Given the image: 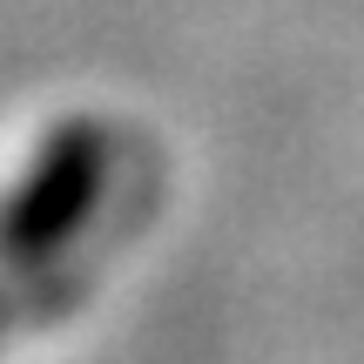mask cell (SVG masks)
Masks as SVG:
<instances>
[{"instance_id":"cell-1","label":"cell","mask_w":364,"mask_h":364,"mask_svg":"<svg viewBox=\"0 0 364 364\" xmlns=\"http://www.w3.org/2000/svg\"><path fill=\"white\" fill-rule=\"evenodd\" d=\"M102 129L88 122H68L48 149L34 156V169L21 176V189L0 203V250L21 263L54 257L68 236L81 230V216L102 196Z\"/></svg>"}]
</instances>
